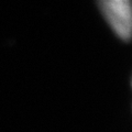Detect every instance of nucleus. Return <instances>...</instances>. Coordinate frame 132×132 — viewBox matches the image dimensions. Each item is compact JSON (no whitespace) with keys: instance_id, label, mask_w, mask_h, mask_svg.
I'll return each instance as SVG.
<instances>
[{"instance_id":"nucleus-1","label":"nucleus","mask_w":132,"mask_h":132,"mask_svg":"<svg viewBox=\"0 0 132 132\" xmlns=\"http://www.w3.org/2000/svg\"><path fill=\"white\" fill-rule=\"evenodd\" d=\"M105 19L122 40H128L131 34V9L128 0H104L98 1Z\"/></svg>"}]
</instances>
